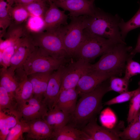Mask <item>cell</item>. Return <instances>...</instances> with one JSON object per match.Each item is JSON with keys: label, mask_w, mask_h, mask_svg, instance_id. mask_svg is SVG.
Returning a JSON list of instances; mask_svg holds the SVG:
<instances>
[{"label": "cell", "mask_w": 140, "mask_h": 140, "mask_svg": "<svg viewBox=\"0 0 140 140\" xmlns=\"http://www.w3.org/2000/svg\"><path fill=\"white\" fill-rule=\"evenodd\" d=\"M37 0H15V4L25 5Z\"/></svg>", "instance_id": "cell-37"}, {"label": "cell", "mask_w": 140, "mask_h": 140, "mask_svg": "<svg viewBox=\"0 0 140 140\" xmlns=\"http://www.w3.org/2000/svg\"><path fill=\"white\" fill-rule=\"evenodd\" d=\"M28 129L26 137L27 139H51L53 131L43 119L39 118L28 122Z\"/></svg>", "instance_id": "cell-17"}, {"label": "cell", "mask_w": 140, "mask_h": 140, "mask_svg": "<svg viewBox=\"0 0 140 140\" xmlns=\"http://www.w3.org/2000/svg\"><path fill=\"white\" fill-rule=\"evenodd\" d=\"M100 119L103 126L110 129L114 126L117 120L115 114L109 108H106L102 112Z\"/></svg>", "instance_id": "cell-33"}, {"label": "cell", "mask_w": 140, "mask_h": 140, "mask_svg": "<svg viewBox=\"0 0 140 140\" xmlns=\"http://www.w3.org/2000/svg\"><path fill=\"white\" fill-rule=\"evenodd\" d=\"M23 5L27 11L30 16L43 18L49 7L47 1L44 0H37Z\"/></svg>", "instance_id": "cell-27"}, {"label": "cell", "mask_w": 140, "mask_h": 140, "mask_svg": "<svg viewBox=\"0 0 140 140\" xmlns=\"http://www.w3.org/2000/svg\"><path fill=\"white\" fill-rule=\"evenodd\" d=\"M79 94L76 88L62 90L59 94L54 107L65 113L72 114L76 107Z\"/></svg>", "instance_id": "cell-18"}, {"label": "cell", "mask_w": 140, "mask_h": 140, "mask_svg": "<svg viewBox=\"0 0 140 140\" xmlns=\"http://www.w3.org/2000/svg\"><path fill=\"white\" fill-rule=\"evenodd\" d=\"M21 119L26 122L42 118L49 110L43 100L33 96L19 106Z\"/></svg>", "instance_id": "cell-11"}, {"label": "cell", "mask_w": 140, "mask_h": 140, "mask_svg": "<svg viewBox=\"0 0 140 140\" xmlns=\"http://www.w3.org/2000/svg\"><path fill=\"white\" fill-rule=\"evenodd\" d=\"M83 39L76 49L73 58L81 59L90 63L102 55L115 44L111 40L85 33Z\"/></svg>", "instance_id": "cell-5"}, {"label": "cell", "mask_w": 140, "mask_h": 140, "mask_svg": "<svg viewBox=\"0 0 140 140\" xmlns=\"http://www.w3.org/2000/svg\"><path fill=\"white\" fill-rule=\"evenodd\" d=\"M140 91V86L134 90L121 93L118 96L106 102L105 105H110L121 103L130 101L133 96L137 93Z\"/></svg>", "instance_id": "cell-35"}, {"label": "cell", "mask_w": 140, "mask_h": 140, "mask_svg": "<svg viewBox=\"0 0 140 140\" xmlns=\"http://www.w3.org/2000/svg\"><path fill=\"white\" fill-rule=\"evenodd\" d=\"M66 59H58L45 54L35 47L23 63V68L28 75L54 71L66 63Z\"/></svg>", "instance_id": "cell-7"}, {"label": "cell", "mask_w": 140, "mask_h": 140, "mask_svg": "<svg viewBox=\"0 0 140 140\" xmlns=\"http://www.w3.org/2000/svg\"><path fill=\"white\" fill-rule=\"evenodd\" d=\"M140 48V34L138 38L137 42L135 48L133 49L131 54L133 55H135V52Z\"/></svg>", "instance_id": "cell-38"}, {"label": "cell", "mask_w": 140, "mask_h": 140, "mask_svg": "<svg viewBox=\"0 0 140 140\" xmlns=\"http://www.w3.org/2000/svg\"><path fill=\"white\" fill-rule=\"evenodd\" d=\"M109 78L92 91L81 95L72 115L73 121L80 124L88 122L102 108V100L104 95L110 91Z\"/></svg>", "instance_id": "cell-2"}, {"label": "cell", "mask_w": 140, "mask_h": 140, "mask_svg": "<svg viewBox=\"0 0 140 140\" xmlns=\"http://www.w3.org/2000/svg\"><path fill=\"white\" fill-rule=\"evenodd\" d=\"M76 59L65 65L59 93L64 90L76 88L81 77L90 67V63L82 59Z\"/></svg>", "instance_id": "cell-8"}, {"label": "cell", "mask_w": 140, "mask_h": 140, "mask_svg": "<svg viewBox=\"0 0 140 140\" xmlns=\"http://www.w3.org/2000/svg\"><path fill=\"white\" fill-rule=\"evenodd\" d=\"M82 131L90 140H117L120 139L119 133L99 125L95 119H92L84 127Z\"/></svg>", "instance_id": "cell-16"}, {"label": "cell", "mask_w": 140, "mask_h": 140, "mask_svg": "<svg viewBox=\"0 0 140 140\" xmlns=\"http://www.w3.org/2000/svg\"><path fill=\"white\" fill-rule=\"evenodd\" d=\"M130 101L127 120L128 124L137 116L140 110V91L136 94Z\"/></svg>", "instance_id": "cell-32"}, {"label": "cell", "mask_w": 140, "mask_h": 140, "mask_svg": "<svg viewBox=\"0 0 140 140\" xmlns=\"http://www.w3.org/2000/svg\"><path fill=\"white\" fill-rule=\"evenodd\" d=\"M129 81L124 77L120 78L113 76L109 78L110 91H113L120 94L128 91Z\"/></svg>", "instance_id": "cell-31"}, {"label": "cell", "mask_w": 140, "mask_h": 140, "mask_svg": "<svg viewBox=\"0 0 140 140\" xmlns=\"http://www.w3.org/2000/svg\"><path fill=\"white\" fill-rule=\"evenodd\" d=\"M121 18L96 7L93 13L88 16L84 32L97 36L117 43H125L121 37L119 24Z\"/></svg>", "instance_id": "cell-1"}, {"label": "cell", "mask_w": 140, "mask_h": 140, "mask_svg": "<svg viewBox=\"0 0 140 140\" xmlns=\"http://www.w3.org/2000/svg\"><path fill=\"white\" fill-rule=\"evenodd\" d=\"M0 110H8L20 114L18 105L16 99L10 96L6 90L1 86Z\"/></svg>", "instance_id": "cell-24"}, {"label": "cell", "mask_w": 140, "mask_h": 140, "mask_svg": "<svg viewBox=\"0 0 140 140\" xmlns=\"http://www.w3.org/2000/svg\"><path fill=\"white\" fill-rule=\"evenodd\" d=\"M35 47L29 33L22 37L15 50L11 59L10 66L8 68L15 72L16 69L22 66Z\"/></svg>", "instance_id": "cell-15"}, {"label": "cell", "mask_w": 140, "mask_h": 140, "mask_svg": "<svg viewBox=\"0 0 140 140\" xmlns=\"http://www.w3.org/2000/svg\"><path fill=\"white\" fill-rule=\"evenodd\" d=\"M17 46V45L10 46L0 52V65L3 67L7 68L10 66L11 59Z\"/></svg>", "instance_id": "cell-36"}, {"label": "cell", "mask_w": 140, "mask_h": 140, "mask_svg": "<svg viewBox=\"0 0 140 140\" xmlns=\"http://www.w3.org/2000/svg\"><path fill=\"white\" fill-rule=\"evenodd\" d=\"M95 0H71L59 1L52 0L58 8L69 12L70 17H77L81 16H90L94 12L96 7L94 2Z\"/></svg>", "instance_id": "cell-10"}, {"label": "cell", "mask_w": 140, "mask_h": 140, "mask_svg": "<svg viewBox=\"0 0 140 140\" xmlns=\"http://www.w3.org/2000/svg\"><path fill=\"white\" fill-rule=\"evenodd\" d=\"M71 115L54 107L48 110L42 118L53 131L66 125L69 121Z\"/></svg>", "instance_id": "cell-21"}, {"label": "cell", "mask_w": 140, "mask_h": 140, "mask_svg": "<svg viewBox=\"0 0 140 140\" xmlns=\"http://www.w3.org/2000/svg\"><path fill=\"white\" fill-rule=\"evenodd\" d=\"M49 7L43 17L44 31L53 30L68 24V15L60 10L52 0H48Z\"/></svg>", "instance_id": "cell-13"}, {"label": "cell", "mask_w": 140, "mask_h": 140, "mask_svg": "<svg viewBox=\"0 0 140 140\" xmlns=\"http://www.w3.org/2000/svg\"><path fill=\"white\" fill-rule=\"evenodd\" d=\"M138 3L139 5V9L134 15L130 20L125 22L121 18L119 27L122 38L125 41V39L128 33L130 31L140 27V1Z\"/></svg>", "instance_id": "cell-25"}, {"label": "cell", "mask_w": 140, "mask_h": 140, "mask_svg": "<svg viewBox=\"0 0 140 140\" xmlns=\"http://www.w3.org/2000/svg\"><path fill=\"white\" fill-rule=\"evenodd\" d=\"M58 1H70L71 0H57Z\"/></svg>", "instance_id": "cell-41"}, {"label": "cell", "mask_w": 140, "mask_h": 140, "mask_svg": "<svg viewBox=\"0 0 140 140\" xmlns=\"http://www.w3.org/2000/svg\"><path fill=\"white\" fill-rule=\"evenodd\" d=\"M15 72L9 68H6L2 67L0 70V86L5 89L10 96L15 99V92L18 83L15 75Z\"/></svg>", "instance_id": "cell-22"}, {"label": "cell", "mask_w": 140, "mask_h": 140, "mask_svg": "<svg viewBox=\"0 0 140 140\" xmlns=\"http://www.w3.org/2000/svg\"><path fill=\"white\" fill-rule=\"evenodd\" d=\"M28 129L27 123L22 120L10 130L5 140H22L24 139L23 134Z\"/></svg>", "instance_id": "cell-30"}, {"label": "cell", "mask_w": 140, "mask_h": 140, "mask_svg": "<svg viewBox=\"0 0 140 140\" xmlns=\"http://www.w3.org/2000/svg\"><path fill=\"white\" fill-rule=\"evenodd\" d=\"M59 27L29 34L34 46L41 52L57 59H66L69 57L64 47Z\"/></svg>", "instance_id": "cell-4"}, {"label": "cell", "mask_w": 140, "mask_h": 140, "mask_svg": "<svg viewBox=\"0 0 140 140\" xmlns=\"http://www.w3.org/2000/svg\"><path fill=\"white\" fill-rule=\"evenodd\" d=\"M139 86H140V81L139 82Z\"/></svg>", "instance_id": "cell-42"}, {"label": "cell", "mask_w": 140, "mask_h": 140, "mask_svg": "<svg viewBox=\"0 0 140 140\" xmlns=\"http://www.w3.org/2000/svg\"><path fill=\"white\" fill-rule=\"evenodd\" d=\"M122 132L119 133L120 138L125 140H140V123L137 116Z\"/></svg>", "instance_id": "cell-26"}, {"label": "cell", "mask_w": 140, "mask_h": 140, "mask_svg": "<svg viewBox=\"0 0 140 140\" xmlns=\"http://www.w3.org/2000/svg\"><path fill=\"white\" fill-rule=\"evenodd\" d=\"M140 53V48L135 52V54L136 53Z\"/></svg>", "instance_id": "cell-40"}, {"label": "cell", "mask_w": 140, "mask_h": 140, "mask_svg": "<svg viewBox=\"0 0 140 140\" xmlns=\"http://www.w3.org/2000/svg\"><path fill=\"white\" fill-rule=\"evenodd\" d=\"M15 74L18 83L15 97L19 106L33 96V90L32 83L22 66L16 69Z\"/></svg>", "instance_id": "cell-14"}, {"label": "cell", "mask_w": 140, "mask_h": 140, "mask_svg": "<svg viewBox=\"0 0 140 140\" xmlns=\"http://www.w3.org/2000/svg\"><path fill=\"white\" fill-rule=\"evenodd\" d=\"M10 15L12 22L17 24L24 23L30 16L29 13L23 5L15 4L10 10Z\"/></svg>", "instance_id": "cell-28"}, {"label": "cell", "mask_w": 140, "mask_h": 140, "mask_svg": "<svg viewBox=\"0 0 140 140\" xmlns=\"http://www.w3.org/2000/svg\"><path fill=\"white\" fill-rule=\"evenodd\" d=\"M51 139L55 140H90L82 130L67 125L53 131Z\"/></svg>", "instance_id": "cell-20"}, {"label": "cell", "mask_w": 140, "mask_h": 140, "mask_svg": "<svg viewBox=\"0 0 140 140\" xmlns=\"http://www.w3.org/2000/svg\"><path fill=\"white\" fill-rule=\"evenodd\" d=\"M65 64L52 73L44 95L43 101L49 110L54 107L57 100L62 81Z\"/></svg>", "instance_id": "cell-12"}, {"label": "cell", "mask_w": 140, "mask_h": 140, "mask_svg": "<svg viewBox=\"0 0 140 140\" xmlns=\"http://www.w3.org/2000/svg\"><path fill=\"white\" fill-rule=\"evenodd\" d=\"M54 71L37 73L27 75L32 85L33 96L43 100L49 79Z\"/></svg>", "instance_id": "cell-19"}, {"label": "cell", "mask_w": 140, "mask_h": 140, "mask_svg": "<svg viewBox=\"0 0 140 140\" xmlns=\"http://www.w3.org/2000/svg\"><path fill=\"white\" fill-rule=\"evenodd\" d=\"M15 0H0V34L4 33L12 23L10 10Z\"/></svg>", "instance_id": "cell-23"}, {"label": "cell", "mask_w": 140, "mask_h": 140, "mask_svg": "<svg viewBox=\"0 0 140 140\" xmlns=\"http://www.w3.org/2000/svg\"><path fill=\"white\" fill-rule=\"evenodd\" d=\"M133 57L128 60L125 66L124 77L129 81L131 77L140 74V64L134 60Z\"/></svg>", "instance_id": "cell-34"}, {"label": "cell", "mask_w": 140, "mask_h": 140, "mask_svg": "<svg viewBox=\"0 0 140 140\" xmlns=\"http://www.w3.org/2000/svg\"><path fill=\"white\" fill-rule=\"evenodd\" d=\"M132 50L126 43L116 44L103 54L97 62L91 64V66L101 72L121 76L124 73L128 60L134 56L131 54Z\"/></svg>", "instance_id": "cell-3"}, {"label": "cell", "mask_w": 140, "mask_h": 140, "mask_svg": "<svg viewBox=\"0 0 140 140\" xmlns=\"http://www.w3.org/2000/svg\"><path fill=\"white\" fill-rule=\"evenodd\" d=\"M87 17L86 15L70 17L69 23L59 28L64 47L69 58H73L83 39Z\"/></svg>", "instance_id": "cell-6"}, {"label": "cell", "mask_w": 140, "mask_h": 140, "mask_svg": "<svg viewBox=\"0 0 140 140\" xmlns=\"http://www.w3.org/2000/svg\"><path fill=\"white\" fill-rule=\"evenodd\" d=\"M25 24L29 33H38L44 31L45 23L42 17L30 16Z\"/></svg>", "instance_id": "cell-29"}, {"label": "cell", "mask_w": 140, "mask_h": 140, "mask_svg": "<svg viewBox=\"0 0 140 140\" xmlns=\"http://www.w3.org/2000/svg\"><path fill=\"white\" fill-rule=\"evenodd\" d=\"M48 0H47V1Z\"/></svg>", "instance_id": "cell-43"}, {"label": "cell", "mask_w": 140, "mask_h": 140, "mask_svg": "<svg viewBox=\"0 0 140 140\" xmlns=\"http://www.w3.org/2000/svg\"><path fill=\"white\" fill-rule=\"evenodd\" d=\"M138 120L140 123V110L138 114Z\"/></svg>", "instance_id": "cell-39"}, {"label": "cell", "mask_w": 140, "mask_h": 140, "mask_svg": "<svg viewBox=\"0 0 140 140\" xmlns=\"http://www.w3.org/2000/svg\"><path fill=\"white\" fill-rule=\"evenodd\" d=\"M91 64L80 78L76 89L79 94L90 92L102 82L113 76L111 74L101 72L93 69Z\"/></svg>", "instance_id": "cell-9"}]
</instances>
